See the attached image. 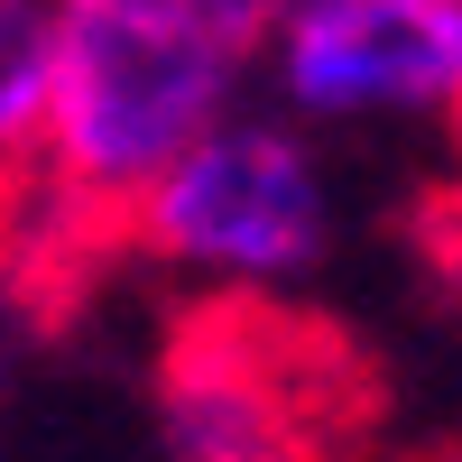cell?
<instances>
[{"label": "cell", "instance_id": "1", "mask_svg": "<svg viewBox=\"0 0 462 462\" xmlns=\"http://www.w3.org/2000/svg\"><path fill=\"white\" fill-rule=\"evenodd\" d=\"M268 47V0H47V139L28 268L121 250V204L213 130Z\"/></svg>", "mask_w": 462, "mask_h": 462}, {"label": "cell", "instance_id": "2", "mask_svg": "<svg viewBox=\"0 0 462 462\" xmlns=\"http://www.w3.org/2000/svg\"><path fill=\"white\" fill-rule=\"evenodd\" d=\"M370 370L315 315H287L268 287L204 296L167 324L158 352V435L195 462H278L370 435Z\"/></svg>", "mask_w": 462, "mask_h": 462}, {"label": "cell", "instance_id": "3", "mask_svg": "<svg viewBox=\"0 0 462 462\" xmlns=\"http://www.w3.org/2000/svg\"><path fill=\"white\" fill-rule=\"evenodd\" d=\"M121 250L204 268L222 287H287L324 259V176L296 130L222 111L121 204Z\"/></svg>", "mask_w": 462, "mask_h": 462}, {"label": "cell", "instance_id": "4", "mask_svg": "<svg viewBox=\"0 0 462 462\" xmlns=\"http://www.w3.org/2000/svg\"><path fill=\"white\" fill-rule=\"evenodd\" d=\"M268 37L305 121L453 111L462 93V0H278Z\"/></svg>", "mask_w": 462, "mask_h": 462}, {"label": "cell", "instance_id": "5", "mask_svg": "<svg viewBox=\"0 0 462 462\" xmlns=\"http://www.w3.org/2000/svg\"><path fill=\"white\" fill-rule=\"evenodd\" d=\"M37 139H47V0H0V250L37 204Z\"/></svg>", "mask_w": 462, "mask_h": 462}, {"label": "cell", "instance_id": "6", "mask_svg": "<svg viewBox=\"0 0 462 462\" xmlns=\"http://www.w3.org/2000/svg\"><path fill=\"white\" fill-rule=\"evenodd\" d=\"M453 148H462V93H453Z\"/></svg>", "mask_w": 462, "mask_h": 462}, {"label": "cell", "instance_id": "7", "mask_svg": "<svg viewBox=\"0 0 462 462\" xmlns=\"http://www.w3.org/2000/svg\"><path fill=\"white\" fill-rule=\"evenodd\" d=\"M268 10H278V0H268Z\"/></svg>", "mask_w": 462, "mask_h": 462}]
</instances>
